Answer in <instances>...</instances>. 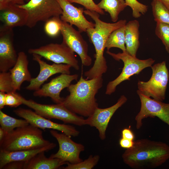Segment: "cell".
<instances>
[{"label":"cell","instance_id":"6da1fadb","mask_svg":"<svg viewBox=\"0 0 169 169\" xmlns=\"http://www.w3.org/2000/svg\"><path fill=\"white\" fill-rule=\"evenodd\" d=\"M125 163L134 169L154 168L169 159V146L159 141L142 139L134 142L122 155Z\"/></svg>","mask_w":169,"mask_h":169},{"label":"cell","instance_id":"7a4b0ae2","mask_svg":"<svg viewBox=\"0 0 169 169\" xmlns=\"http://www.w3.org/2000/svg\"><path fill=\"white\" fill-rule=\"evenodd\" d=\"M84 13L95 22V27L86 31L95 51L94 55L95 59L92 67L84 73L86 79H90L102 76L107 71V62L104 55L107 40L113 31L125 25L126 21L121 19L114 23H108L101 20L100 14L95 11L86 10Z\"/></svg>","mask_w":169,"mask_h":169},{"label":"cell","instance_id":"3957f363","mask_svg":"<svg viewBox=\"0 0 169 169\" xmlns=\"http://www.w3.org/2000/svg\"><path fill=\"white\" fill-rule=\"evenodd\" d=\"M103 83L102 76L88 79L81 75L76 84H71L67 88L69 94L64 98L61 104L76 114L90 116L98 107L95 96Z\"/></svg>","mask_w":169,"mask_h":169},{"label":"cell","instance_id":"277c9868","mask_svg":"<svg viewBox=\"0 0 169 169\" xmlns=\"http://www.w3.org/2000/svg\"><path fill=\"white\" fill-rule=\"evenodd\" d=\"M51 143L44 138L41 130L29 124L6 133L0 141V150L13 151L34 149L45 147Z\"/></svg>","mask_w":169,"mask_h":169},{"label":"cell","instance_id":"5b68a950","mask_svg":"<svg viewBox=\"0 0 169 169\" xmlns=\"http://www.w3.org/2000/svg\"><path fill=\"white\" fill-rule=\"evenodd\" d=\"M106 53L115 60H121L124 63V67L120 74L107 84L105 93L107 95H110L114 93L117 86L123 81L130 80L132 76L138 74L146 68L151 67L155 62L152 58L140 59L136 57L131 55L126 51L115 54L107 51Z\"/></svg>","mask_w":169,"mask_h":169},{"label":"cell","instance_id":"8992f818","mask_svg":"<svg viewBox=\"0 0 169 169\" xmlns=\"http://www.w3.org/2000/svg\"><path fill=\"white\" fill-rule=\"evenodd\" d=\"M23 104L33 109L38 115L49 119H58L64 123L81 126L86 125L83 117L71 112L62 104L47 105L38 103L32 99L27 100L20 96Z\"/></svg>","mask_w":169,"mask_h":169},{"label":"cell","instance_id":"52a82bcc","mask_svg":"<svg viewBox=\"0 0 169 169\" xmlns=\"http://www.w3.org/2000/svg\"><path fill=\"white\" fill-rule=\"evenodd\" d=\"M152 74L147 81H139L137 93L161 101L165 98V93L169 78L166 62L155 64L151 67Z\"/></svg>","mask_w":169,"mask_h":169},{"label":"cell","instance_id":"ba28073f","mask_svg":"<svg viewBox=\"0 0 169 169\" xmlns=\"http://www.w3.org/2000/svg\"><path fill=\"white\" fill-rule=\"evenodd\" d=\"M24 9L28 15L26 26L34 27L40 21L46 22L54 17H60L62 9L57 0H30L22 5H17Z\"/></svg>","mask_w":169,"mask_h":169},{"label":"cell","instance_id":"9c48e42d","mask_svg":"<svg viewBox=\"0 0 169 169\" xmlns=\"http://www.w3.org/2000/svg\"><path fill=\"white\" fill-rule=\"evenodd\" d=\"M28 52L31 54H38L56 64L70 65L76 70L79 69L74 52L63 42L61 44L51 43L38 48L30 49Z\"/></svg>","mask_w":169,"mask_h":169},{"label":"cell","instance_id":"30bf717a","mask_svg":"<svg viewBox=\"0 0 169 169\" xmlns=\"http://www.w3.org/2000/svg\"><path fill=\"white\" fill-rule=\"evenodd\" d=\"M137 94L140 99L141 107L135 118L136 129H140L142 125V120L148 117H157L169 126V103Z\"/></svg>","mask_w":169,"mask_h":169},{"label":"cell","instance_id":"8fae6325","mask_svg":"<svg viewBox=\"0 0 169 169\" xmlns=\"http://www.w3.org/2000/svg\"><path fill=\"white\" fill-rule=\"evenodd\" d=\"M50 133L56 139L59 145L58 151L51 155L50 157L58 158L72 164L78 163L83 161L80 157V154L84 150L83 145L75 142L71 137L63 133H59L55 130H51Z\"/></svg>","mask_w":169,"mask_h":169},{"label":"cell","instance_id":"7c38bea8","mask_svg":"<svg viewBox=\"0 0 169 169\" xmlns=\"http://www.w3.org/2000/svg\"><path fill=\"white\" fill-rule=\"evenodd\" d=\"M60 32L63 37L62 42L79 55L82 65L90 66L92 59L88 54V45L81 33L75 29L72 25L62 21Z\"/></svg>","mask_w":169,"mask_h":169},{"label":"cell","instance_id":"4fadbf2b","mask_svg":"<svg viewBox=\"0 0 169 169\" xmlns=\"http://www.w3.org/2000/svg\"><path fill=\"white\" fill-rule=\"evenodd\" d=\"M13 112L27 120L29 124L44 130L46 129L58 130L71 137L77 136L79 134L73 126L54 122L30 109L19 108L14 110Z\"/></svg>","mask_w":169,"mask_h":169},{"label":"cell","instance_id":"5bb4252c","mask_svg":"<svg viewBox=\"0 0 169 169\" xmlns=\"http://www.w3.org/2000/svg\"><path fill=\"white\" fill-rule=\"evenodd\" d=\"M13 28L3 25L0 28V72H7L15 64L18 54L13 44Z\"/></svg>","mask_w":169,"mask_h":169},{"label":"cell","instance_id":"9a60e30c","mask_svg":"<svg viewBox=\"0 0 169 169\" xmlns=\"http://www.w3.org/2000/svg\"><path fill=\"white\" fill-rule=\"evenodd\" d=\"M78 78L77 74H61L42 85L38 90L34 91L33 95L40 97H49L56 104H61L64 98L60 95L61 92L64 89L67 88L73 81L77 80Z\"/></svg>","mask_w":169,"mask_h":169},{"label":"cell","instance_id":"2e32d148","mask_svg":"<svg viewBox=\"0 0 169 169\" xmlns=\"http://www.w3.org/2000/svg\"><path fill=\"white\" fill-rule=\"evenodd\" d=\"M33 59L37 62L40 67V71L35 78H32L29 84L25 87L26 90L35 91L41 86L50 77L58 73L70 74V69L72 67L69 64H49L41 59L42 57L37 54H32Z\"/></svg>","mask_w":169,"mask_h":169},{"label":"cell","instance_id":"e0dca14e","mask_svg":"<svg viewBox=\"0 0 169 169\" xmlns=\"http://www.w3.org/2000/svg\"><path fill=\"white\" fill-rule=\"evenodd\" d=\"M127 99L122 95L113 105L105 108H97L94 113L86 119V125L96 128L99 137L102 140L106 138V131L110 120L115 111L127 101Z\"/></svg>","mask_w":169,"mask_h":169},{"label":"cell","instance_id":"ac0fdd59","mask_svg":"<svg viewBox=\"0 0 169 169\" xmlns=\"http://www.w3.org/2000/svg\"><path fill=\"white\" fill-rule=\"evenodd\" d=\"M62 10L61 20L77 27L80 33L86 32L89 28H94L95 23L88 21L83 14V8H77L68 0H57Z\"/></svg>","mask_w":169,"mask_h":169},{"label":"cell","instance_id":"d6986e66","mask_svg":"<svg viewBox=\"0 0 169 169\" xmlns=\"http://www.w3.org/2000/svg\"><path fill=\"white\" fill-rule=\"evenodd\" d=\"M28 61L26 54L23 51L19 52L15 64L9 70L14 91L20 90L21 86L24 82H30L32 79L28 69Z\"/></svg>","mask_w":169,"mask_h":169},{"label":"cell","instance_id":"ffe728a7","mask_svg":"<svg viewBox=\"0 0 169 169\" xmlns=\"http://www.w3.org/2000/svg\"><path fill=\"white\" fill-rule=\"evenodd\" d=\"M56 144L52 142L49 145L40 148L8 151L0 150V169H2L7 164L14 161H28L37 154L46 152L55 148Z\"/></svg>","mask_w":169,"mask_h":169},{"label":"cell","instance_id":"44dd1931","mask_svg":"<svg viewBox=\"0 0 169 169\" xmlns=\"http://www.w3.org/2000/svg\"><path fill=\"white\" fill-rule=\"evenodd\" d=\"M28 17L27 11L17 5L0 10V21L3 26L8 28L26 26Z\"/></svg>","mask_w":169,"mask_h":169},{"label":"cell","instance_id":"7402d4cb","mask_svg":"<svg viewBox=\"0 0 169 169\" xmlns=\"http://www.w3.org/2000/svg\"><path fill=\"white\" fill-rule=\"evenodd\" d=\"M45 152L39 153L25 163L24 169H57L67 162L49 157L47 158Z\"/></svg>","mask_w":169,"mask_h":169},{"label":"cell","instance_id":"603a6c76","mask_svg":"<svg viewBox=\"0 0 169 169\" xmlns=\"http://www.w3.org/2000/svg\"><path fill=\"white\" fill-rule=\"evenodd\" d=\"M139 26V22L136 20L129 21L125 25L126 51L134 57H136L140 46Z\"/></svg>","mask_w":169,"mask_h":169},{"label":"cell","instance_id":"cb8c5ba5","mask_svg":"<svg viewBox=\"0 0 169 169\" xmlns=\"http://www.w3.org/2000/svg\"><path fill=\"white\" fill-rule=\"evenodd\" d=\"M97 5L109 13L114 22H117L120 13L127 6L124 0H101Z\"/></svg>","mask_w":169,"mask_h":169},{"label":"cell","instance_id":"d4e9b609","mask_svg":"<svg viewBox=\"0 0 169 169\" xmlns=\"http://www.w3.org/2000/svg\"><path fill=\"white\" fill-rule=\"evenodd\" d=\"M125 25L113 31L109 36L105 45L107 51L112 48H117L122 52L126 51L125 46Z\"/></svg>","mask_w":169,"mask_h":169},{"label":"cell","instance_id":"484cf974","mask_svg":"<svg viewBox=\"0 0 169 169\" xmlns=\"http://www.w3.org/2000/svg\"><path fill=\"white\" fill-rule=\"evenodd\" d=\"M29 124L25 119H19L10 116L0 110V126L6 133L10 132L15 129L27 125Z\"/></svg>","mask_w":169,"mask_h":169},{"label":"cell","instance_id":"4316f807","mask_svg":"<svg viewBox=\"0 0 169 169\" xmlns=\"http://www.w3.org/2000/svg\"><path fill=\"white\" fill-rule=\"evenodd\" d=\"M151 4L155 21L169 24V9L158 0H153Z\"/></svg>","mask_w":169,"mask_h":169},{"label":"cell","instance_id":"83f0119b","mask_svg":"<svg viewBox=\"0 0 169 169\" xmlns=\"http://www.w3.org/2000/svg\"><path fill=\"white\" fill-rule=\"evenodd\" d=\"M100 158L98 155L93 156L90 155L88 158L81 162L75 164H70L67 162V166L64 169H91L98 163Z\"/></svg>","mask_w":169,"mask_h":169},{"label":"cell","instance_id":"f1b7e54d","mask_svg":"<svg viewBox=\"0 0 169 169\" xmlns=\"http://www.w3.org/2000/svg\"><path fill=\"white\" fill-rule=\"evenodd\" d=\"M61 21L60 17H54L47 21L44 27L46 33L50 37L57 36L60 32Z\"/></svg>","mask_w":169,"mask_h":169},{"label":"cell","instance_id":"f546056e","mask_svg":"<svg viewBox=\"0 0 169 169\" xmlns=\"http://www.w3.org/2000/svg\"><path fill=\"white\" fill-rule=\"evenodd\" d=\"M155 33L161 40L166 51L169 53V24L157 22Z\"/></svg>","mask_w":169,"mask_h":169},{"label":"cell","instance_id":"4dcf8cb0","mask_svg":"<svg viewBox=\"0 0 169 169\" xmlns=\"http://www.w3.org/2000/svg\"><path fill=\"white\" fill-rule=\"evenodd\" d=\"M124 0L127 6L131 8L132 16L135 18L140 17L147 11L148 6L140 3L137 0Z\"/></svg>","mask_w":169,"mask_h":169},{"label":"cell","instance_id":"1f68e13d","mask_svg":"<svg viewBox=\"0 0 169 169\" xmlns=\"http://www.w3.org/2000/svg\"><path fill=\"white\" fill-rule=\"evenodd\" d=\"M13 91H14L10 72H0V91L7 93Z\"/></svg>","mask_w":169,"mask_h":169},{"label":"cell","instance_id":"d6a6232c","mask_svg":"<svg viewBox=\"0 0 169 169\" xmlns=\"http://www.w3.org/2000/svg\"><path fill=\"white\" fill-rule=\"evenodd\" d=\"M71 3L80 4L85 7L86 10L95 11L100 14L104 15V11L100 8L93 0H68Z\"/></svg>","mask_w":169,"mask_h":169},{"label":"cell","instance_id":"836d02e7","mask_svg":"<svg viewBox=\"0 0 169 169\" xmlns=\"http://www.w3.org/2000/svg\"><path fill=\"white\" fill-rule=\"evenodd\" d=\"M20 96L16 91H12L6 93L5 106L11 107H17L23 104L20 99Z\"/></svg>","mask_w":169,"mask_h":169},{"label":"cell","instance_id":"e575fe53","mask_svg":"<svg viewBox=\"0 0 169 169\" xmlns=\"http://www.w3.org/2000/svg\"><path fill=\"white\" fill-rule=\"evenodd\" d=\"M25 0H0V10L16 5L24 4Z\"/></svg>","mask_w":169,"mask_h":169},{"label":"cell","instance_id":"d590c367","mask_svg":"<svg viewBox=\"0 0 169 169\" xmlns=\"http://www.w3.org/2000/svg\"><path fill=\"white\" fill-rule=\"evenodd\" d=\"M23 161H14L7 164L3 167V169H24L25 163Z\"/></svg>","mask_w":169,"mask_h":169},{"label":"cell","instance_id":"8d00e7d4","mask_svg":"<svg viewBox=\"0 0 169 169\" xmlns=\"http://www.w3.org/2000/svg\"><path fill=\"white\" fill-rule=\"evenodd\" d=\"M134 142L133 141L122 137L119 140V143L121 147L127 149L133 146Z\"/></svg>","mask_w":169,"mask_h":169},{"label":"cell","instance_id":"74e56055","mask_svg":"<svg viewBox=\"0 0 169 169\" xmlns=\"http://www.w3.org/2000/svg\"><path fill=\"white\" fill-rule=\"evenodd\" d=\"M121 136L122 138L131 141H133L135 137L133 132L130 129L127 128H124L122 131Z\"/></svg>","mask_w":169,"mask_h":169},{"label":"cell","instance_id":"f35d334b","mask_svg":"<svg viewBox=\"0 0 169 169\" xmlns=\"http://www.w3.org/2000/svg\"><path fill=\"white\" fill-rule=\"evenodd\" d=\"M6 93L0 91V109L3 108L5 106V100Z\"/></svg>","mask_w":169,"mask_h":169},{"label":"cell","instance_id":"ab89813d","mask_svg":"<svg viewBox=\"0 0 169 169\" xmlns=\"http://www.w3.org/2000/svg\"><path fill=\"white\" fill-rule=\"evenodd\" d=\"M169 9V0H158Z\"/></svg>","mask_w":169,"mask_h":169},{"label":"cell","instance_id":"60d3db41","mask_svg":"<svg viewBox=\"0 0 169 169\" xmlns=\"http://www.w3.org/2000/svg\"><path fill=\"white\" fill-rule=\"evenodd\" d=\"M6 134V132L1 127H0V141L4 137Z\"/></svg>","mask_w":169,"mask_h":169},{"label":"cell","instance_id":"b9f144b4","mask_svg":"<svg viewBox=\"0 0 169 169\" xmlns=\"http://www.w3.org/2000/svg\"><path fill=\"white\" fill-rule=\"evenodd\" d=\"M30 0H25V1H26L27 2H28Z\"/></svg>","mask_w":169,"mask_h":169}]
</instances>
